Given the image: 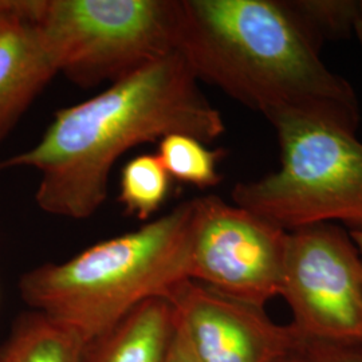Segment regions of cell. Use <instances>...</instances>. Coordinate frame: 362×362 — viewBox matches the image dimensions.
Wrapping results in <instances>:
<instances>
[{"instance_id": "obj_8", "label": "cell", "mask_w": 362, "mask_h": 362, "mask_svg": "<svg viewBox=\"0 0 362 362\" xmlns=\"http://www.w3.org/2000/svg\"><path fill=\"white\" fill-rule=\"evenodd\" d=\"M165 298L200 362H282L305 344L290 325L274 322L264 309L189 279Z\"/></svg>"}, {"instance_id": "obj_17", "label": "cell", "mask_w": 362, "mask_h": 362, "mask_svg": "<svg viewBox=\"0 0 362 362\" xmlns=\"http://www.w3.org/2000/svg\"><path fill=\"white\" fill-rule=\"evenodd\" d=\"M176 321V317H175ZM164 362H200L191 348L180 325H175V332L169 344L168 351Z\"/></svg>"}, {"instance_id": "obj_18", "label": "cell", "mask_w": 362, "mask_h": 362, "mask_svg": "<svg viewBox=\"0 0 362 362\" xmlns=\"http://www.w3.org/2000/svg\"><path fill=\"white\" fill-rule=\"evenodd\" d=\"M350 236L354 242V245L358 248L360 254L362 255V231H350Z\"/></svg>"}, {"instance_id": "obj_12", "label": "cell", "mask_w": 362, "mask_h": 362, "mask_svg": "<svg viewBox=\"0 0 362 362\" xmlns=\"http://www.w3.org/2000/svg\"><path fill=\"white\" fill-rule=\"evenodd\" d=\"M170 181L157 155L137 156L121 172L118 202L128 215L146 221L168 197Z\"/></svg>"}, {"instance_id": "obj_5", "label": "cell", "mask_w": 362, "mask_h": 362, "mask_svg": "<svg viewBox=\"0 0 362 362\" xmlns=\"http://www.w3.org/2000/svg\"><path fill=\"white\" fill-rule=\"evenodd\" d=\"M34 23L58 73L94 88L176 52L177 0H39Z\"/></svg>"}, {"instance_id": "obj_10", "label": "cell", "mask_w": 362, "mask_h": 362, "mask_svg": "<svg viewBox=\"0 0 362 362\" xmlns=\"http://www.w3.org/2000/svg\"><path fill=\"white\" fill-rule=\"evenodd\" d=\"M167 298H152L83 342L81 362H164L175 332Z\"/></svg>"}, {"instance_id": "obj_19", "label": "cell", "mask_w": 362, "mask_h": 362, "mask_svg": "<svg viewBox=\"0 0 362 362\" xmlns=\"http://www.w3.org/2000/svg\"><path fill=\"white\" fill-rule=\"evenodd\" d=\"M282 362H298V354H296V356H293V357H290V358H287V360Z\"/></svg>"}, {"instance_id": "obj_2", "label": "cell", "mask_w": 362, "mask_h": 362, "mask_svg": "<svg viewBox=\"0 0 362 362\" xmlns=\"http://www.w3.org/2000/svg\"><path fill=\"white\" fill-rule=\"evenodd\" d=\"M320 47L282 0H177L176 52L197 81L266 118L296 113L356 133V91Z\"/></svg>"}, {"instance_id": "obj_9", "label": "cell", "mask_w": 362, "mask_h": 362, "mask_svg": "<svg viewBox=\"0 0 362 362\" xmlns=\"http://www.w3.org/2000/svg\"><path fill=\"white\" fill-rule=\"evenodd\" d=\"M55 74L34 22H19L0 35V143Z\"/></svg>"}, {"instance_id": "obj_3", "label": "cell", "mask_w": 362, "mask_h": 362, "mask_svg": "<svg viewBox=\"0 0 362 362\" xmlns=\"http://www.w3.org/2000/svg\"><path fill=\"white\" fill-rule=\"evenodd\" d=\"M192 200L130 233L98 242L61 263L25 272L18 284L30 310L89 341L152 298L189 279Z\"/></svg>"}, {"instance_id": "obj_16", "label": "cell", "mask_w": 362, "mask_h": 362, "mask_svg": "<svg viewBox=\"0 0 362 362\" xmlns=\"http://www.w3.org/2000/svg\"><path fill=\"white\" fill-rule=\"evenodd\" d=\"M39 0H0V35L19 22H34Z\"/></svg>"}, {"instance_id": "obj_6", "label": "cell", "mask_w": 362, "mask_h": 362, "mask_svg": "<svg viewBox=\"0 0 362 362\" xmlns=\"http://www.w3.org/2000/svg\"><path fill=\"white\" fill-rule=\"evenodd\" d=\"M281 297L310 344L362 346V255L334 224L288 231Z\"/></svg>"}, {"instance_id": "obj_15", "label": "cell", "mask_w": 362, "mask_h": 362, "mask_svg": "<svg viewBox=\"0 0 362 362\" xmlns=\"http://www.w3.org/2000/svg\"><path fill=\"white\" fill-rule=\"evenodd\" d=\"M298 362H362V346H333L305 342Z\"/></svg>"}, {"instance_id": "obj_4", "label": "cell", "mask_w": 362, "mask_h": 362, "mask_svg": "<svg viewBox=\"0 0 362 362\" xmlns=\"http://www.w3.org/2000/svg\"><path fill=\"white\" fill-rule=\"evenodd\" d=\"M272 122L281 167L233 187V204L293 231L339 221L362 231V143L354 133L296 113Z\"/></svg>"}, {"instance_id": "obj_1", "label": "cell", "mask_w": 362, "mask_h": 362, "mask_svg": "<svg viewBox=\"0 0 362 362\" xmlns=\"http://www.w3.org/2000/svg\"><path fill=\"white\" fill-rule=\"evenodd\" d=\"M181 133L211 144L226 133L219 109L177 52L118 79L90 100L55 113L26 152L0 160L8 169L39 170L35 202L54 216L83 220L107 197L117 160L141 144Z\"/></svg>"}, {"instance_id": "obj_11", "label": "cell", "mask_w": 362, "mask_h": 362, "mask_svg": "<svg viewBox=\"0 0 362 362\" xmlns=\"http://www.w3.org/2000/svg\"><path fill=\"white\" fill-rule=\"evenodd\" d=\"M83 339L35 310L19 314L0 344V362H81Z\"/></svg>"}, {"instance_id": "obj_13", "label": "cell", "mask_w": 362, "mask_h": 362, "mask_svg": "<svg viewBox=\"0 0 362 362\" xmlns=\"http://www.w3.org/2000/svg\"><path fill=\"white\" fill-rule=\"evenodd\" d=\"M224 156L221 149H208L199 139L175 133L158 141L157 157L170 179H176L197 188H209L223 180L218 163Z\"/></svg>"}, {"instance_id": "obj_7", "label": "cell", "mask_w": 362, "mask_h": 362, "mask_svg": "<svg viewBox=\"0 0 362 362\" xmlns=\"http://www.w3.org/2000/svg\"><path fill=\"white\" fill-rule=\"evenodd\" d=\"M288 231L218 196L192 199L189 281L264 309L281 297Z\"/></svg>"}, {"instance_id": "obj_14", "label": "cell", "mask_w": 362, "mask_h": 362, "mask_svg": "<svg viewBox=\"0 0 362 362\" xmlns=\"http://www.w3.org/2000/svg\"><path fill=\"white\" fill-rule=\"evenodd\" d=\"M286 4L321 43L325 38H351L362 43V1L285 0Z\"/></svg>"}]
</instances>
